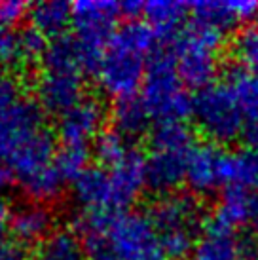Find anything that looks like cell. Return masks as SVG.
Masks as SVG:
<instances>
[{"label": "cell", "mask_w": 258, "mask_h": 260, "mask_svg": "<svg viewBox=\"0 0 258 260\" xmlns=\"http://www.w3.org/2000/svg\"><path fill=\"white\" fill-rule=\"evenodd\" d=\"M12 215H14V209L10 207V203H8L4 198H0V238L10 230Z\"/></svg>", "instance_id": "obj_40"}, {"label": "cell", "mask_w": 258, "mask_h": 260, "mask_svg": "<svg viewBox=\"0 0 258 260\" xmlns=\"http://www.w3.org/2000/svg\"><path fill=\"white\" fill-rule=\"evenodd\" d=\"M35 93L42 112L61 116L84 99V80L82 74L44 71L36 80Z\"/></svg>", "instance_id": "obj_10"}, {"label": "cell", "mask_w": 258, "mask_h": 260, "mask_svg": "<svg viewBox=\"0 0 258 260\" xmlns=\"http://www.w3.org/2000/svg\"><path fill=\"white\" fill-rule=\"evenodd\" d=\"M143 6L144 2L141 0H125L120 4V10H122V15L129 17V21H135L139 17H143Z\"/></svg>", "instance_id": "obj_39"}, {"label": "cell", "mask_w": 258, "mask_h": 260, "mask_svg": "<svg viewBox=\"0 0 258 260\" xmlns=\"http://www.w3.org/2000/svg\"><path fill=\"white\" fill-rule=\"evenodd\" d=\"M105 241L120 260H165L158 230L144 213H114Z\"/></svg>", "instance_id": "obj_6"}, {"label": "cell", "mask_w": 258, "mask_h": 260, "mask_svg": "<svg viewBox=\"0 0 258 260\" xmlns=\"http://www.w3.org/2000/svg\"><path fill=\"white\" fill-rule=\"evenodd\" d=\"M129 150H131V146H129L127 139L114 129H103V133L93 141V154L95 158L99 159L101 166H116L120 159L127 156Z\"/></svg>", "instance_id": "obj_30"}, {"label": "cell", "mask_w": 258, "mask_h": 260, "mask_svg": "<svg viewBox=\"0 0 258 260\" xmlns=\"http://www.w3.org/2000/svg\"><path fill=\"white\" fill-rule=\"evenodd\" d=\"M198 129L213 143H232L243 135L245 114L228 84H211L200 89L192 101Z\"/></svg>", "instance_id": "obj_4"}, {"label": "cell", "mask_w": 258, "mask_h": 260, "mask_svg": "<svg viewBox=\"0 0 258 260\" xmlns=\"http://www.w3.org/2000/svg\"><path fill=\"white\" fill-rule=\"evenodd\" d=\"M19 93H21L19 80L4 67H0V112L14 107L15 103L21 99Z\"/></svg>", "instance_id": "obj_35"}, {"label": "cell", "mask_w": 258, "mask_h": 260, "mask_svg": "<svg viewBox=\"0 0 258 260\" xmlns=\"http://www.w3.org/2000/svg\"><path fill=\"white\" fill-rule=\"evenodd\" d=\"M33 260H87L84 243L72 232H53L38 245Z\"/></svg>", "instance_id": "obj_26"}, {"label": "cell", "mask_w": 258, "mask_h": 260, "mask_svg": "<svg viewBox=\"0 0 258 260\" xmlns=\"http://www.w3.org/2000/svg\"><path fill=\"white\" fill-rule=\"evenodd\" d=\"M105 120V105L95 97H84L57 118V137L67 146H86L103 133Z\"/></svg>", "instance_id": "obj_9"}, {"label": "cell", "mask_w": 258, "mask_h": 260, "mask_svg": "<svg viewBox=\"0 0 258 260\" xmlns=\"http://www.w3.org/2000/svg\"><path fill=\"white\" fill-rule=\"evenodd\" d=\"M190 14L194 17V23H200L203 27L215 29L218 32H226L237 25V19L230 2H220V0H200L190 4Z\"/></svg>", "instance_id": "obj_27"}, {"label": "cell", "mask_w": 258, "mask_h": 260, "mask_svg": "<svg viewBox=\"0 0 258 260\" xmlns=\"http://www.w3.org/2000/svg\"><path fill=\"white\" fill-rule=\"evenodd\" d=\"M55 152H57L55 139L51 137L50 131H46L44 127L36 131L35 135H30L19 146V150L15 152L14 159H12V171H14L15 181L19 182L30 175L50 167L53 164Z\"/></svg>", "instance_id": "obj_16"}, {"label": "cell", "mask_w": 258, "mask_h": 260, "mask_svg": "<svg viewBox=\"0 0 258 260\" xmlns=\"http://www.w3.org/2000/svg\"><path fill=\"white\" fill-rule=\"evenodd\" d=\"M29 8L23 0H0V30L14 29L23 17L29 15Z\"/></svg>", "instance_id": "obj_34"}, {"label": "cell", "mask_w": 258, "mask_h": 260, "mask_svg": "<svg viewBox=\"0 0 258 260\" xmlns=\"http://www.w3.org/2000/svg\"><path fill=\"white\" fill-rule=\"evenodd\" d=\"M258 184V152L243 148L224 152L222 156V186H236L251 190Z\"/></svg>", "instance_id": "obj_23"}, {"label": "cell", "mask_w": 258, "mask_h": 260, "mask_svg": "<svg viewBox=\"0 0 258 260\" xmlns=\"http://www.w3.org/2000/svg\"><path fill=\"white\" fill-rule=\"evenodd\" d=\"M110 120L114 123V131L125 139H137L150 129L152 116L144 105L143 97L131 95L123 99H116L110 110Z\"/></svg>", "instance_id": "obj_21"}, {"label": "cell", "mask_w": 258, "mask_h": 260, "mask_svg": "<svg viewBox=\"0 0 258 260\" xmlns=\"http://www.w3.org/2000/svg\"><path fill=\"white\" fill-rule=\"evenodd\" d=\"M146 63L148 61L143 53L110 40L95 71L101 91L114 97V101L137 95V91L143 87Z\"/></svg>", "instance_id": "obj_7"}, {"label": "cell", "mask_w": 258, "mask_h": 260, "mask_svg": "<svg viewBox=\"0 0 258 260\" xmlns=\"http://www.w3.org/2000/svg\"><path fill=\"white\" fill-rule=\"evenodd\" d=\"M27 17L33 29L53 40L63 37L64 30L72 25V4L63 0H42L29 8Z\"/></svg>", "instance_id": "obj_20"}, {"label": "cell", "mask_w": 258, "mask_h": 260, "mask_svg": "<svg viewBox=\"0 0 258 260\" xmlns=\"http://www.w3.org/2000/svg\"><path fill=\"white\" fill-rule=\"evenodd\" d=\"M249 226L258 234V192L252 194V205H251V218H249Z\"/></svg>", "instance_id": "obj_42"}, {"label": "cell", "mask_w": 258, "mask_h": 260, "mask_svg": "<svg viewBox=\"0 0 258 260\" xmlns=\"http://www.w3.org/2000/svg\"><path fill=\"white\" fill-rule=\"evenodd\" d=\"M74 200L84 211L114 213V190L110 173L103 166H89L72 182Z\"/></svg>", "instance_id": "obj_14"}, {"label": "cell", "mask_w": 258, "mask_h": 260, "mask_svg": "<svg viewBox=\"0 0 258 260\" xmlns=\"http://www.w3.org/2000/svg\"><path fill=\"white\" fill-rule=\"evenodd\" d=\"M152 150L190 154L196 146V137L184 122H159L150 133Z\"/></svg>", "instance_id": "obj_25"}, {"label": "cell", "mask_w": 258, "mask_h": 260, "mask_svg": "<svg viewBox=\"0 0 258 260\" xmlns=\"http://www.w3.org/2000/svg\"><path fill=\"white\" fill-rule=\"evenodd\" d=\"M42 65L48 73H87V61L76 37L63 35L50 40L42 55Z\"/></svg>", "instance_id": "obj_18"}, {"label": "cell", "mask_w": 258, "mask_h": 260, "mask_svg": "<svg viewBox=\"0 0 258 260\" xmlns=\"http://www.w3.org/2000/svg\"><path fill=\"white\" fill-rule=\"evenodd\" d=\"M44 112L36 101L19 99L14 107L0 112V190L14 182L12 159L19 146L42 129Z\"/></svg>", "instance_id": "obj_8"}, {"label": "cell", "mask_w": 258, "mask_h": 260, "mask_svg": "<svg viewBox=\"0 0 258 260\" xmlns=\"http://www.w3.org/2000/svg\"><path fill=\"white\" fill-rule=\"evenodd\" d=\"M188 14H190V4L180 0H148L143 6L144 21L158 32L159 40L173 35L177 37L179 27Z\"/></svg>", "instance_id": "obj_22"}, {"label": "cell", "mask_w": 258, "mask_h": 260, "mask_svg": "<svg viewBox=\"0 0 258 260\" xmlns=\"http://www.w3.org/2000/svg\"><path fill=\"white\" fill-rule=\"evenodd\" d=\"M243 137H245V143L249 145V148L258 152V116L256 118H249L245 122Z\"/></svg>", "instance_id": "obj_38"}, {"label": "cell", "mask_w": 258, "mask_h": 260, "mask_svg": "<svg viewBox=\"0 0 258 260\" xmlns=\"http://www.w3.org/2000/svg\"><path fill=\"white\" fill-rule=\"evenodd\" d=\"M230 48L237 65L249 73H258V27L249 25L237 30Z\"/></svg>", "instance_id": "obj_29"}, {"label": "cell", "mask_w": 258, "mask_h": 260, "mask_svg": "<svg viewBox=\"0 0 258 260\" xmlns=\"http://www.w3.org/2000/svg\"><path fill=\"white\" fill-rule=\"evenodd\" d=\"M55 215L44 203H23L14 209L10 232L15 238L17 245H40L44 239L53 234Z\"/></svg>", "instance_id": "obj_13"}, {"label": "cell", "mask_w": 258, "mask_h": 260, "mask_svg": "<svg viewBox=\"0 0 258 260\" xmlns=\"http://www.w3.org/2000/svg\"><path fill=\"white\" fill-rule=\"evenodd\" d=\"M19 32L14 29L0 30V65H19Z\"/></svg>", "instance_id": "obj_33"}, {"label": "cell", "mask_w": 258, "mask_h": 260, "mask_svg": "<svg viewBox=\"0 0 258 260\" xmlns=\"http://www.w3.org/2000/svg\"><path fill=\"white\" fill-rule=\"evenodd\" d=\"M236 95L239 107L243 110L245 118H256L258 116V76L249 73L241 67H236L230 71L228 82H226Z\"/></svg>", "instance_id": "obj_28"}, {"label": "cell", "mask_w": 258, "mask_h": 260, "mask_svg": "<svg viewBox=\"0 0 258 260\" xmlns=\"http://www.w3.org/2000/svg\"><path fill=\"white\" fill-rule=\"evenodd\" d=\"M0 260H33L25 247L17 243H0Z\"/></svg>", "instance_id": "obj_37"}, {"label": "cell", "mask_w": 258, "mask_h": 260, "mask_svg": "<svg viewBox=\"0 0 258 260\" xmlns=\"http://www.w3.org/2000/svg\"><path fill=\"white\" fill-rule=\"evenodd\" d=\"M252 194L254 192L247 190V188H224L222 196H220V202L216 205L215 217H213V220L209 224L232 232H236L241 226H249Z\"/></svg>", "instance_id": "obj_19"}, {"label": "cell", "mask_w": 258, "mask_h": 260, "mask_svg": "<svg viewBox=\"0 0 258 260\" xmlns=\"http://www.w3.org/2000/svg\"><path fill=\"white\" fill-rule=\"evenodd\" d=\"M86 253H87V260H120L110 253V249L107 247V243L89 247V249H86Z\"/></svg>", "instance_id": "obj_41"}, {"label": "cell", "mask_w": 258, "mask_h": 260, "mask_svg": "<svg viewBox=\"0 0 258 260\" xmlns=\"http://www.w3.org/2000/svg\"><path fill=\"white\" fill-rule=\"evenodd\" d=\"M143 101L154 120L182 122L192 116V101L180 80L171 50H156L148 57L143 82Z\"/></svg>", "instance_id": "obj_1"}, {"label": "cell", "mask_w": 258, "mask_h": 260, "mask_svg": "<svg viewBox=\"0 0 258 260\" xmlns=\"http://www.w3.org/2000/svg\"><path fill=\"white\" fill-rule=\"evenodd\" d=\"M222 156L215 145H196L186 158V184L194 194L207 196L222 186Z\"/></svg>", "instance_id": "obj_12"}, {"label": "cell", "mask_w": 258, "mask_h": 260, "mask_svg": "<svg viewBox=\"0 0 258 260\" xmlns=\"http://www.w3.org/2000/svg\"><path fill=\"white\" fill-rule=\"evenodd\" d=\"M148 217L159 234L165 258H190L203 224L201 205L196 198L179 194L162 196L152 205Z\"/></svg>", "instance_id": "obj_2"}, {"label": "cell", "mask_w": 258, "mask_h": 260, "mask_svg": "<svg viewBox=\"0 0 258 260\" xmlns=\"http://www.w3.org/2000/svg\"><path fill=\"white\" fill-rule=\"evenodd\" d=\"M120 4L112 0H78L72 4V29L87 61V73L97 71L120 19Z\"/></svg>", "instance_id": "obj_5"}, {"label": "cell", "mask_w": 258, "mask_h": 260, "mask_svg": "<svg viewBox=\"0 0 258 260\" xmlns=\"http://www.w3.org/2000/svg\"><path fill=\"white\" fill-rule=\"evenodd\" d=\"M232 12L236 15L237 23L251 21L258 17V2L256 0H230Z\"/></svg>", "instance_id": "obj_36"}, {"label": "cell", "mask_w": 258, "mask_h": 260, "mask_svg": "<svg viewBox=\"0 0 258 260\" xmlns=\"http://www.w3.org/2000/svg\"><path fill=\"white\" fill-rule=\"evenodd\" d=\"M188 154L152 150L146 158V186L159 196H169L186 181Z\"/></svg>", "instance_id": "obj_15"}, {"label": "cell", "mask_w": 258, "mask_h": 260, "mask_svg": "<svg viewBox=\"0 0 258 260\" xmlns=\"http://www.w3.org/2000/svg\"><path fill=\"white\" fill-rule=\"evenodd\" d=\"M112 190H114V207L122 213L141 196L146 186V158L135 148L108 169Z\"/></svg>", "instance_id": "obj_11"}, {"label": "cell", "mask_w": 258, "mask_h": 260, "mask_svg": "<svg viewBox=\"0 0 258 260\" xmlns=\"http://www.w3.org/2000/svg\"><path fill=\"white\" fill-rule=\"evenodd\" d=\"M222 32L194 21L173 38L171 51L184 86L196 87L200 91L215 84L220 67L218 53L222 50Z\"/></svg>", "instance_id": "obj_3"}, {"label": "cell", "mask_w": 258, "mask_h": 260, "mask_svg": "<svg viewBox=\"0 0 258 260\" xmlns=\"http://www.w3.org/2000/svg\"><path fill=\"white\" fill-rule=\"evenodd\" d=\"M53 166L64 181L74 182L89 167V152L86 146H67L57 148Z\"/></svg>", "instance_id": "obj_31"}, {"label": "cell", "mask_w": 258, "mask_h": 260, "mask_svg": "<svg viewBox=\"0 0 258 260\" xmlns=\"http://www.w3.org/2000/svg\"><path fill=\"white\" fill-rule=\"evenodd\" d=\"M19 32V51H21V63L25 65H30L35 61H42V55L46 51V46H48V38L42 37L40 32L33 27H25L23 30H17Z\"/></svg>", "instance_id": "obj_32"}, {"label": "cell", "mask_w": 258, "mask_h": 260, "mask_svg": "<svg viewBox=\"0 0 258 260\" xmlns=\"http://www.w3.org/2000/svg\"><path fill=\"white\" fill-rule=\"evenodd\" d=\"M190 260H245V239L236 232L207 226V232L198 239Z\"/></svg>", "instance_id": "obj_17"}, {"label": "cell", "mask_w": 258, "mask_h": 260, "mask_svg": "<svg viewBox=\"0 0 258 260\" xmlns=\"http://www.w3.org/2000/svg\"><path fill=\"white\" fill-rule=\"evenodd\" d=\"M64 184H67V181L59 175L53 164L17 182V186L21 188L23 194L29 198V202L44 203V205L59 200L64 190Z\"/></svg>", "instance_id": "obj_24"}]
</instances>
